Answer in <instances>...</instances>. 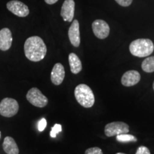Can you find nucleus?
I'll list each match as a JSON object with an SVG mask.
<instances>
[{"instance_id": "nucleus-8", "label": "nucleus", "mask_w": 154, "mask_h": 154, "mask_svg": "<svg viewBox=\"0 0 154 154\" xmlns=\"http://www.w3.org/2000/svg\"><path fill=\"white\" fill-rule=\"evenodd\" d=\"M9 11L19 17H25L29 14V9L25 4L18 0H12L7 4Z\"/></svg>"}, {"instance_id": "nucleus-7", "label": "nucleus", "mask_w": 154, "mask_h": 154, "mask_svg": "<svg viewBox=\"0 0 154 154\" xmlns=\"http://www.w3.org/2000/svg\"><path fill=\"white\" fill-rule=\"evenodd\" d=\"M92 29L94 35L100 39H104L110 33L109 24L102 19H96L92 23Z\"/></svg>"}, {"instance_id": "nucleus-13", "label": "nucleus", "mask_w": 154, "mask_h": 154, "mask_svg": "<svg viewBox=\"0 0 154 154\" xmlns=\"http://www.w3.org/2000/svg\"><path fill=\"white\" fill-rule=\"evenodd\" d=\"M12 44V34L8 28L0 30V50L7 51L10 49Z\"/></svg>"}, {"instance_id": "nucleus-2", "label": "nucleus", "mask_w": 154, "mask_h": 154, "mask_svg": "<svg viewBox=\"0 0 154 154\" xmlns=\"http://www.w3.org/2000/svg\"><path fill=\"white\" fill-rule=\"evenodd\" d=\"M154 44L149 38H138L129 46V51L133 56L139 58L149 57L153 52Z\"/></svg>"}, {"instance_id": "nucleus-24", "label": "nucleus", "mask_w": 154, "mask_h": 154, "mask_svg": "<svg viewBox=\"0 0 154 154\" xmlns=\"http://www.w3.org/2000/svg\"><path fill=\"white\" fill-rule=\"evenodd\" d=\"M116 154H126V153H116Z\"/></svg>"}, {"instance_id": "nucleus-9", "label": "nucleus", "mask_w": 154, "mask_h": 154, "mask_svg": "<svg viewBox=\"0 0 154 154\" xmlns=\"http://www.w3.org/2000/svg\"><path fill=\"white\" fill-rule=\"evenodd\" d=\"M74 0H65L61 9V16L64 22H72L74 17Z\"/></svg>"}, {"instance_id": "nucleus-12", "label": "nucleus", "mask_w": 154, "mask_h": 154, "mask_svg": "<svg viewBox=\"0 0 154 154\" xmlns=\"http://www.w3.org/2000/svg\"><path fill=\"white\" fill-rule=\"evenodd\" d=\"M65 77L64 67L61 63H57L51 72V81L56 86L60 85Z\"/></svg>"}, {"instance_id": "nucleus-26", "label": "nucleus", "mask_w": 154, "mask_h": 154, "mask_svg": "<svg viewBox=\"0 0 154 154\" xmlns=\"http://www.w3.org/2000/svg\"><path fill=\"white\" fill-rule=\"evenodd\" d=\"M0 137H1V132H0Z\"/></svg>"}, {"instance_id": "nucleus-23", "label": "nucleus", "mask_w": 154, "mask_h": 154, "mask_svg": "<svg viewBox=\"0 0 154 154\" xmlns=\"http://www.w3.org/2000/svg\"><path fill=\"white\" fill-rule=\"evenodd\" d=\"M57 1L58 0H44V2L47 4H48V5H54V4H55Z\"/></svg>"}, {"instance_id": "nucleus-1", "label": "nucleus", "mask_w": 154, "mask_h": 154, "mask_svg": "<svg viewBox=\"0 0 154 154\" xmlns=\"http://www.w3.org/2000/svg\"><path fill=\"white\" fill-rule=\"evenodd\" d=\"M24 54L29 60L37 62L44 59L47 54V46L39 36L28 38L24 43Z\"/></svg>"}, {"instance_id": "nucleus-11", "label": "nucleus", "mask_w": 154, "mask_h": 154, "mask_svg": "<svg viewBox=\"0 0 154 154\" xmlns=\"http://www.w3.org/2000/svg\"><path fill=\"white\" fill-rule=\"evenodd\" d=\"M140 80L139 72L136 70H130L124 73L121 77V84L126 87H130L137 84Z\"/></svg>"}, {"instance_id": "nucleus-18", "label": "nucleus", "mask_w": 154, "mask_h": 154, "mask_svg": "<svg viewBox=\"0 0 154 154\" xmlns=\"http://www.w3.org/2000/svg\"><path fill=\"white\" fill-rule=\"evenodd\" d=\"M62 131V128H61V124H56L52 128H51V132H50V136L52 138H56L57 135L60 133Z\"/></svg>"}, {"instance_id": "nucleus-16", "label": "nucleus", "mask_w": 154, "mask_h": 154, "mask_svg": "<svg viewBox=\"0 0 154 154\" xmlns=\"http://www.w3.org/2000/svg\"><path fill=\"white\" fill-rule=\"evenodd\" d=\"M141 68L145 72L151 73L154 72V57H147L143 60Z\"/></svg>"}, {"instance_id": "nucleus-6", "label": "nucleus", "mask_w": 154, "mask_h": 154, "mask_svg": "<svg viewBox=\"0 0 154 154\" xmlns=\"http://www.w3.org/2000/svg\"><path fill=\"white\" fill-rule=\"evenodd\" d=\"M129 132V126L122 121H114L106 125L104 133L107 137H112L119 134H128Z\"/></svg>"}, {"instance_id": "nucleus-5", "label": "nucleus", "mask_w": 154, "mask_h": 154, "mask_svg": "<svg viewBox=\"0 0 154 154\" xmlns=\"http://www.w3.org/2000/svg\"><path fill=\"white\" fill-rule=\"evenodd\" d=\"M26 99L31 104L38 108H43L47 105L48 99L39 89L36 87L32 88L26 94Z\"/></svg>"}, {"instance_id": "nucleus-22", "label": "nucleus", "mask_w": 154, "mask_h": 154, "mask_svg": "<svg viewBox=\"0 0 154 154\" xmlns=\"http://www.w3.org/2000/svg\"><path fill=\"white\" fill-rule=\"evenodd\" d=\"M115 1L122 7H128L131 5L133 0H115Z\"/></svg>"}, {"instance_id": "nucleus-15", "label": "nucleus", "mask_w": 154, "mask_h": 154, "mask_svg": "<svg viewBox=\"0 0 154 154\" xmlns=\"http://www.w3.org/2000/svg\"><path fill=\"white\" fill-rule=\"evenodd\" d=\"M69 62L70 65L71 72L77 74L82 70V63L80 59L76 54L70 53L69 55Z\"/></svg>"}, {"instance_id": "nucleus-19", "label": "nucleus", "mask_w": 154, "mask_h": 154, "mask_svg": "<svg viewBox=\"0 0 154 154\" xmlns=\"http://www.w3.org/2000/svg\"><path fill=\"white\" fill-rule=\"evenodd\" d=\"M85 154H103L102 150L99 147H92L86 150Z\"/></svg>"}, {"instance_id": "nucleus-4", "label": "nucleus", "mask_w": 154, "mask_h": 154, "mask_svg": "<svg viewBox=\"0 0 154 154\" xmlns=\"http://www.w3.org/2000/svg\"><path fill=\"white\" fill-rule=\"evenodd\" d=\"M19 111V103L11 98H5L0 102V114L2 116L10 118L15 116Z\"/></svg>"}, {"instance_id": "nucleus-20", "label": "nucleus", "mask_w": 154, "mask_h": 154, "mask_svg": "<svg viewBox=\"0 0 154 154\" xmlns=\"http://www.w3.org/2000/svg\"><path fill=\"white\" fill-rule=\"evenodd\" d=\"M136 154H151L150 150L144 146H141L138 148Z\"/></svg>"}, {"instance_id": "nucleus-14", "label": "nucleus", "mask_w": 154, "mask_h": 154, "mask_svg": "<svg viewBox=\"0 0 154 154\" xmlns=\"http://www.w3.org/2000/svg\"><path fill=\"white\" fill-rule=\"evenodd\" d=\"M3 150L7 154H19V150L18 146L14 138L10 136H7L4 139L2 144Z\"/></svg>"}, {"instance_id": "nucleus-17", "label": "nucleus", "mask_w": 154, "mask_h": 154, "mask_svg": "<svg viewBox=\"0 0 154 154\" xmlns=\"http://www.w3.org/2000/svg\"><path fill=\"white\" fill-rule=\"evenodd\" d=\"M116 140L119 142L122 143H127V142H136L137 141V138L135 137L133 135H129L128 134H119L116 136Z\"/></svg>"}, {"instance_id": "nucleus-25", "label": "nucleus", "mask_w": 154, "mask_h": 154, "mask_svg": "<svg viewBox=\"0 0 154 154\" xmlns=\"http://www.w3.org/2000/svg\"><path fill=\"white\" fill-rule=\"evenodd\" d=\"M153 90H154V82H153Z\"/></svg>"}, {"instance_id": "nucleus-21", "label": "nucleus", "mask_w": 154, "mask_h": 154, "mask_svg": "<svg viewBox=\"0 0 154 154\" xmlns=\"http://www.w3.org/2000/svg\"><path fill=\"white\" fill-rule=\"evenodd\" d=\"M47 120H46L44 118H42L41 120L38 121V129L39 131H43L45 129L46 126H47Z\"/></svg>"}, {"instance_id": "nucleus-3", "label": "nucleus", "mask_w": 154, "mask_h": 154, "mask_svg": "<svg viewBox=\"0 0 154 154\" xmlns=\"http://www.w3.org/2000/svg\"><path fill=\"white\" fill-rule=\"evenodd\" d=\"M74 96L76 101L84 108H91L95 103V97L91 88L86 84H81L75 88Z\"/></svg>"}, {"instance_id": "nucleus-10", "label": "nucleus", "mask_w": 154, "mask_h": 154, "mask_svg": "<svg viewBox=\"0 0 154 154\" xmlns=\"http://www.w3.org/2000/svg\"><path fill=\"white\" fill-rule=\"evenodd\" d=\"M68 36L71 44L74 47H79L81 42L79 23V21L77 19H74L72 22V25L69 29Z\"/></svg>"}]
</instances>
